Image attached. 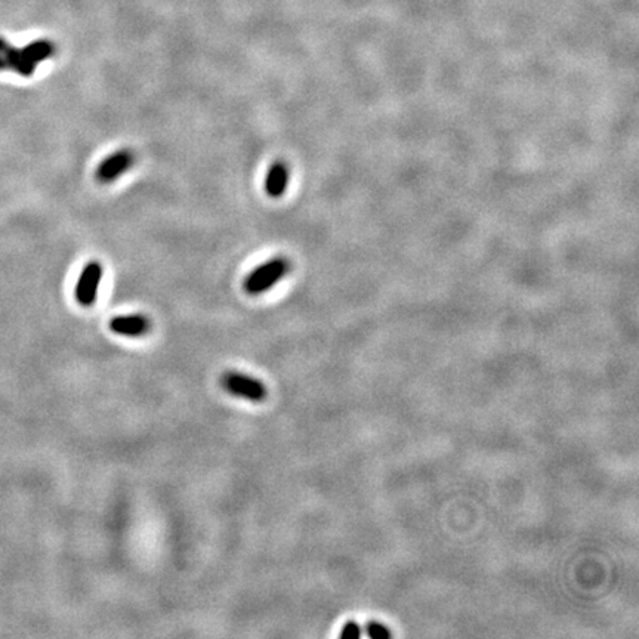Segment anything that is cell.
<instances>
[{"mask_svg": "<svg viewBox=\"0 0 639 639\" xmlns=\"http://www.w3.org/2000/svg\"><path fill=\"white\" fill-rule=\"evenodd\" d=\"M363 635L362 632V626H359L357 622H348L344 625L342 630H341V638H347V639H357Z\"/></svg>", "mask_w": 639, "mask_h": 639, "instance_id": "cell-9", "label": "cell"}, {"mask_svg": "<svg viewBox=\"0 0 639 639\" xmlns=\"http://www.w3.org/2000/svg\"><path fill=\"white\" fill-rule=\"evenodd\" d=\"M110 329L116 334L139 337L150 332L151 323L145 315L132 314V315H118L110 322Z\"/></svg>", "mask_w": 639, "mask_h": 639, "instance_id": "cell-6", "label": "cell"}, {"mask_svg": "<svg viewBox=\"0 0 639 639\" xmlns=\"http://www.w3.org/2000/svg\"><path fill=\"white\" fill-rule=\"evenodd\" d=\"M101 278H103V267L99 262L92 261L83 268L76 286V299L80 305L89 308L95 304L98 289L99 285H101Z\"/></svg>", "mask_w": 639, "mask_h": 639, "instance_id": "cell-4", "label": "cell"}, {"mask_svg": "<svg viewBox=\"0 0 639 639\" xmlns=\"http://www.w3.org/2000/svg\"><path fill=\"white\" fill-rule=\"evenodd\" d=\"M289 168L283 162H274L267 173L265 179V191L270 197L278 198L282 197L289 185Z\"/></svg>", "mask_w": 639, "mask_h": 639, "instance_id": "cell-7", "label": "cell"}, {"mask_svg": "<svg viewBox=\"0 0 639 639\" xmlns=\"http://www.w3.org/2000/svg\"><path fill=\"white\" fill-rule=\"evenodd\" d=\"M135 163V154L131 150H118L104 158L96 169V181L101 184H111L126 173Z\"/></svg>", "mask_w": 639, "mask_h": 639, "instance_id": "cell-5", "label": "cell"}, {"mask_svg": "<svg viewBox=\"0 0 639 639\" xmlns=\"http://www.w3.org/2000/svg\"><path fill=\"white\" fill-rule=\"evenodd\" d=\"M55 53V45L49 40H36L24 48H15L0 37V71L12 70L19 76L30 77L34 74L39 63L45 61Z\"/></svg>", "mask_w": 639, "mask_h": 639, "instance_id": "cell-1", "label": "cell"}, {"mask_svg": "<svg viewBox=\"0 0 639 639\" xmlns=\"http://www.w3.org/2000/svg\"><path fill=\"white\" fill-rule=\"evenodd\" d=\"M290 272L289 259L277 256L265 264L256 267L245 280L243 287L246 293L256 296L272 289L280 280H283Z\"/></svg>", "mask_w": 639, "mask_h": 639, "instance_id": "cell-2", "label": "cell"}, {"mask_svg": "<svg viewBox=\"0 0 639 639\" xmlns=\"http://www.w3.org/2000/svg\"><path fill=\"white\" fill-rule=\"evenodd\" d=\"M366 633L369 638L372 639H381V638H389L392 636L391 630L379 622H370L366 628Z\"/></svg>", "mask_w": 639, "mask_h": 639, "instance_id": "cell-8", "label": "cell"}, {"mask_svg": "<svg viewBox=\"0 0 639 639\" xmlns=\"http://www.w3.org/2000/svg\"><path fill=\"white\" fill-rule=\"evenodd\" d=\"M223 388L238 398L252 403H262L268 397V389L264 382L240 372H227L221 377Z\"/></svg>", "mask_w": 639, "mask_h": 639, "instance_id": "cell-3", "label": "cell"}]
</instances>
